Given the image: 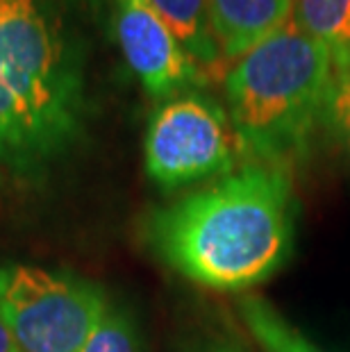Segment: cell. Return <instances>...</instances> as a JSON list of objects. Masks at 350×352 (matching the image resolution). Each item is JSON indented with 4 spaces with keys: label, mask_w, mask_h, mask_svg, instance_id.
I'll return each instance as SVG.
<instances>
[{
    "label": "cell",
    "mask_w": 350,
    "mask_h": 352,
    "mask_svg": "<svg viewBox=\"0 0 350 352\" xmlns=\"http://www.w3.org/2000/svg\"><path fill=\"white\" fill-rule=\"evenodd\" d=\"M296 212L289 166L245 160L205 189L153 212L146 241L189 282L239 294L292 259Z\"/></svg>",
    "instance_id": "6da1fadb"
},
{
    "label": "cell",
    "mask_w": 350,
    "mask_h": 352,
    "mask_svg": "<svg viewBox=\"0 0 350 352\" xmlns=\"http://www.w3.org/2000/svg\"><path fill=\"white\" fill-rule=\"evenodd\" d=\"M85 52L59 0H0V186L36 184L87 130Z\"/></svg>",
    "instance_id": "7a4b0ae2"
},
{
    "label": "cell",
    "mask_w": 350,
    "mask_h": 352,
    "mask_svg": "<svg viewBox=\"0 0 350 352\" xmlns=\"http://www.w3.org/2000/svg\"><path fill=\"white\" fill-rule=\"evenodd\" d=\"M330 78L332 52L294 21L237 59L226 76V104L241 155L292 166L321 125Z\"/></svg>",
    "instance_id": "3957f363"
},
{
    "label": "cell",
    "mask_w": 350,
    "mask_h": 352,
    "mask_svg": "<svg viewBox=\"0 0 350 352\" xmlns=\"http://www.w3.org/2000/svg\"><path fill=\"white\" fill-rule=\"evenodd\" d=\"M107 305L105 291L85 277L0 266V316L23 352H80Z\"/></svg>",
    "instance_id": "277c9868"
},
{
    "label": "cell",
    "mask_w": 350,
    "mask_h": 352,
    "mask_svg": "<svg viewBox=\"0 0 350 352\" xmlns=\"http://www.w3.org/2000/svg\"><path fill=\"white\" fill-rule=\"evenodd\" d=\"M239 153L228 109L200 94L175 96L160 104L144 139L146 175L162 191L232 173Z\"/></svg>",
    "instance_id": "5b68a950"
},
{
    "label": "cell",
    "mask_w": 350,
    "mask_h": 352,
    "mask_svg": "<svg viewBox=\"0 0 350 352\" xmlns=\"http://www.w3.org/2000/svg\"><path fill=\"white\" fill-rule=\"evenodd\" d=\"M114 32L130 71L155 100H171L205 82L151 0H114Z\"/></svg>",
    "instance_id": "8992f818"
},
{
    "label": "cell",
    "mask_w": 350,
    "mask_h": 352,
    "mask_svg": "<svg viewBox=\"0 0 350 352\" xmlns=\"http://www.w3.org/2000/svg\"><path fill=\"white\" fill-rule=\"evenodd\" d=\"M223 59H239L294 19V0H210Z\"/></svg>",
    "instance_id": "52a82bcc"
},
{
    "label": "cell",
    "mask_w": 350,
    "mask_h": 352,
    "mask_svg": "<svg viewBox=\"0 0 350 352\" xmlns=\"http://www.w3.org/2000/svg\"><path fill=\"white\" fill-rule=\"evenodd\" d=\"M182 48L198 66H214L223 59L210 19V0H151Z\"/></svg>",
    "instance_id": "ba28073f"
},
{
    "label": "cell",
    "mask_w": 350,
    "mask_h": 352,
    "mask_svg": "<svg viewBox=\"0 0 350 352\" xmlns=\"http://www.w3.org/2000/svg\"><path fill=\"white\" fill-rule=\"evenodd\" d=\"M241 320L264 352H327L259 296L239 298Z\"/></svg>",
    "instance_id": "9c48e42d"
},
{
    "label": "cell",
    "mask_w": 350,
    "mask_h": 352,
    "mask_svg": "<svg viewBox=\"0 0 350 352\" xmlns=\"http://www.w3.org/2000/svg\"><path fill=\"white\" fill-rule=\"evenodd\" d=\"M292 21L332 57L350 52V0H294Z\"/></svg>",
    "instance_id": "30bf717a"
},
{
    "label": "cell",
    "mask_w": 350,
    "mask_h": 352,
    "mask_svg": "<svg viewBox=\"0 0 350 352\" xmlns=\"http://www.w3.org/2000/svg\"><path fill=\"white\" fill-rule=\"evenodd\" d=\"M321 125L350 166V52L332 57V78L323 100Z\"/></svg>",
    "instance_id": "8fae6325"
},
{
    "label": "cell",
    "mask_w": 350,
    "mask_h": 352,
    "mask_svg": "<svg viewBox=\"0 0 350 352\" xmlns=\"http://www.w3.org/2000/svg\"><path fill=\"white\" fill-rule=\"evenodd\" d=\"M80 352H144V341L128 309L109 302Z\"/></svg>",
    "instance_id": "7c38bea8"
},
{
    "label": "cell",
    "mask_w": 350,
    "mask_h": 352,
    "mask_svg": "<svg viewBox=\"0 0 350 352\" xmlns=\"http://www.w3.org/2000/svg\"><path fill=\"white\" fill-rule=\"evenodd\" d=\"M0 352H23L17 339H14V334L10 332V327L5 325L3 316H0Z\"/></svg>",
    "instance_id": "4fadbf2b"
},
{
    "label": "cell",
    "mask_w": 350,
    "mask_h": 352,
    "mask_svg": "<svg viewBox=\"0 0 350 352\" xmlns=\"http://www.w3.org/2000/svg\"><path fill=\"white\" fill-rule=\"evenodd\" d=\"M200 352H241V350L230 346V343H212V346H207L205 350H200Z\"/></svg>",
    "instance_id": "5bb4252c"
}]
</instances>
